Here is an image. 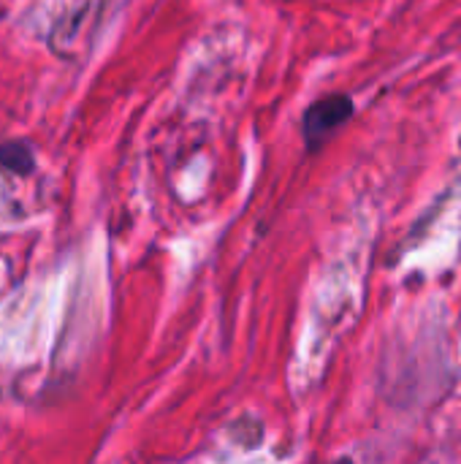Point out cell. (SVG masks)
Instances as JSON below:
<instances>
[{"label":"cell","mask_w":461,"mask_h":464,"mask_svg":"<svg viewBox=\"0 0 461 464\" xmlns=\"http://www.w3.org/2000/svg\"><path fill=\"white\" fill-rule=\"evenodd\" d=\"M353 114V101L348 95H326V98H318L307 111H304V120H302V130H304V141L307 147L315 152L321 150Z\"/></svg>","instance_id":"obj_1"},{"label":"cell","mask_w":461,"mask_h":464,"mask_svg":"<svg viewBox=\"0 0 461 464\" xmlns=\"http://www.w3.org/2000/svg\"><path fill=\"white\" fill-rule=\"evenodd\" d=\"M33 150L22 141H8L0 144V166L16 171V174H30L33 171Z\"/></svg>","instance_id":"obj_2"},{"label":"cell","mask_w":461,"mask_h":464,"mask_svg":"<svg viewBox=\"0 0 461 464\" xmlns=\"http://www.w3.org/2000/svg\"><path fill=\"white\" fill-rule=\"evenodd\" d=\"M334 464H353V462H351V459H337Z\"/></svg>","instance_id":"obj_3"}]
</instances>
